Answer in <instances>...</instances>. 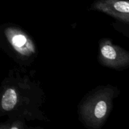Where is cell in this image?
<instances>
[{"label":"cell","instance_id":"obj_3","mask_svg":"<svg viewBox=\"0 0 129 129\" xmlns=\"http://www.w3.org/2000/svg\"><path fill=\"white\" fill-rule=\"evenodd\" d=\"M11 42L14 49L20 53L26 54L32 52V46L30 45L27 38L22 34H16L12 37Z\"/></svg>","mask_w":129,"mask_h":129},{"label":"cell","instance_id":"obj_2","mask_svg":"<svg viewBox=\"0 0 129 129\" xmlns=\"http://www.w3.org/2000/svg\"><path fill=\"white\" fill-rule=\"evenodd\" d=\"M101 54L107 62L110 64H118L120 60L123 61V55L119 49L110 44H103L101 48Z\"/></svg>","mask_w":129,"mask_h":129},{"label":"cell","instance_id":"obj_5","mask_svg":"<svg viewBox=\"0 0 129 129\" xmlns=\"http://www.w3.org/2000/svg\"><path fill=\"white\" fill-rule=\"evenodd\" d=\"M108 110V105L107 102L103 100H100L96 102L93 107V117L97 120H101L105 117Z\"/></svg>","mask_w":129,"mask_h":129},{"label":"cell","instance_id":"obj_4","mask_svg":"<svg viewBox=\"0 0 129 129\" xmlns=\"http://www.w3.org/2000/svg\"><path fill=\"white\" fill-rule=\"evenodd\" d=\"M17 103V94L15 89L9 88L4 93L1 100L2 108L6 111L13 109Z\"/></svg>","mask_w":129,"mask_h":129},{"label":"cell","instance_id":"obj_1","mask_svg":"<svg viewBox=\"0 0 129 129\" xmlns=\"http://www.w3.org/2000/svg\"><path fill=\"white\" fill-rule=\"evenodd\" d=\"M95 8L119 18L128 21L129 3L123 0H99L95 3Z\"/></svg>","mask_w":129,"mask_h":129}]
</instances>
